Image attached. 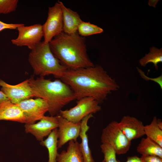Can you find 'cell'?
Returning <instances> with one entry per match:
<instances>
[{"label": "cell", "instance_id": "484cf974", "mask_svg": "<svg viewBox=\"0 0 162 162\" xmlns=\"http://www.w3.org/2000/svg\"><path fill=\"white\" fill-rule=\"evenodd\" d=\"M140 162H162V158L155 156L142 155Z\"/></svg>", "mask_w": 162, "mask_h": 162}, {"label": "cell", "instance_id": "d4e9b609", "mask_svg": "<svg viewBox=\"0 0 162 162\" xmlns=\"http://www.w3.org/2000/svg\"><path fill=\"white\" fill-rule=\"evenodd\" d=\"M138 72L140 74L141 77L144 80L148 81L151 80L157 83L160 86V88L162 89V75H161L159 76L154 78H152L146 76L144 72L141 70L138 67H136Z\"/></svg>", "mask_w": 162, "mask_h": 162}, {"label": "cell", "instance_id": "9c48e42d", "mask_svg": "<svg viewBox=\"0 0 162 162\" xmlns=\"http://www.w3.org/2000/svg\"><path fill=\"white\" fill-rule=\"evenodd\" d=\"M22 110L26 119L25 124H32L40 120L48 111V106L42 98L29 99L18 104Z\"/></svg>", "mask_w": 162, "mask_h": 162}, {"label": "cell", "instance_id": "8992f818", "mask_svg": "<svg viewBox=\"0 0 162 162\" xmlns=\"http://www.w3.org/2000/svg\"><path fill=\"white\" fill-rule=\"evenodd\" d=\"M101 142L111 145L118 154L127 153L131 144V141L127 138L118 127V122L114 121L103 129Z\"/></svg>", "mask_w": 162, "mask_h": 162}, {"label": "cell", "instance_id": "ba28073f", "mask_svg": "<svg viewBox=\"0 0 162 162\" xmlns=\"http://www.w3.org/2000/svg\"><path fill=\"white\" fill-rule=\"evenodd\" d=\"M17 37L11 40L12 44L17 46H26L31 50L41 41L43 37L42 25L37 24L28 26L24 25L18 27Z\"/></svg>", "mask_w": 162, "mask_h": 162}, {"label": "cell", "instance_id": "2e32d148", "mask_svg": "<svg viewBox=\"0 0 162 162\" xmlns=\"http://www.w3.org/2000/svg\"><path fill=\"white\" fill-rule=\"evenodd\" d=\"M93 117L92 114H90L84 118L80 122L79 136L81 142L79 143V147L83 162H95L89 147L88 136L86 134L89 128V126L87 124L90 118Z\"/></svg>", "mask_w": 162, "mask_h": 162}, {"label": "cell", "instance_id": "7a4b0ae2", "mask_svg": "<svg viewBox=\"0 0 162 162\" xmlns=\"http://www.w3.org/2000/svg\"><path fill=\"white\" fill-rule=\"evenodd\" d=\"M49 45L55 57L68 69L94 66L88 55L85 38L77 32L68 34L62 32L54 37Z\"/></svg>", "mask_w": 162, "mask_h": 162}, {"label": "cell", "instance_id": "e0dca14e", "mask_svg": "<svg viewBox=\"0 0 162 162\" xmlns=\"http://www.w3.org/2000/svg\"><path fill=\"white\" fill-rule=\"evenodd\" d=\"M79 143L77 140L69 141L66 150L58 153L56 162H83Z\"/></svg>", "mask_w": 162, "mask_h": 162}, {"label": "cell", "instance_id": "cb8c5ba5", "mask_svg": "<svg viewBox=\"0 0 162 162\" xmlns=\"http://www.w3.org/2000/svg\"><path fill=\"white\" fill-rule=\"evenodd\" d=\"M18 0H0V14H7L15 11Z\"/></svg>", "mask_w": 162, "mask_h": 162}, {"label": "cell", "instance_id": "5b68a950", "mask_svg": "<svg viewBox=\"0 0 162 162\" xmlns=\"http://www.w3.org/2000/svg\"><path fill=\"white\" fill-rule=\"evenodd\" d=\"M99 103L92 97L83 98L77 100L75 106L68 110H61L59 114L70 122L80 123L86 116L101 110Z\"/></svg>", "mask_w": 162, "mask_h": 162}, {"label": "cell", "instance_id": "ffe728a7", "mask_svg": "<svg viewBox=\"0 0 162 162\" xmlns=\"http://www.w3.org/2000/svg\"><path fill=\"white\" fill-rule=\"evenodd\" d=\"M162 62V48L158 49L155 47L150 48V52L139 60L140 65L145 67L149 63H152L156 70H158V64Z\"/></svg>", "mask_w": 162, "mask_h": 162}, {"label": "cell", "instance_id": "5bb4252c", "mask_svg": "<svg viewBox=\"0 0 162 162\" xmlns=\"http://www.w3.org/2000/svg\"><path fill=\"white\" fill-rule=\"evenodd\" d=\"M0 120L26 123L25 118L19 105L11 103L9 100L0 104Z\"/></svg>", "mask_w": 162, "mask_h": 162}, {"label": "cell", "instance_id": "603a6c76", "mask_svg": "<svg viewBox=\"0 0 162 162\" xmlns=\"http://www.w3.org/2000/svg\"><path fill=\"white\" fill-rule=\"evenodd\" d=\"M100 148L104 155L105 162H118L116 152L111 145L107 143H102Z\"/></svg>", "mask_w": 162, "mask_h": 162}, {"label": "cell", "instance_id": "7402d4cb", "mask_svg": "<svg viewBox=\"0 0 162 162\" xmlns=\"http://www.w3.org/2000/svg\"><path fill=\"white\" fill-rule=\"evenodd\" d=\"M103 30L89 22L82 21L79 25L77 32L82 37H85L102 33Z\"/></svg>", "mask_w": 162, "mask_h": 162}, {"label": "cell", "instance_id": "44dd1931", "mask_svg": "<svg viewBox=\"0 0 162 162\" xmlns=\"http://www.w3.org/2000/svg\"><path fill=\"white\" fill-rule=\"evenodd\" d=\"M145 134L148 137L162 147V129L157 124L156 116L153 117L151 123L144 126Z\"/></svg>", "mask_w": 162, "mask_h": 162}, {"label": "cell", "instance_id": "6da1fadb", "mask_svg": "<svg viewBox=\"0 0 162 162\" xmlns=\"http://www.w3.org/2000/svg\"><path fill=\"white\" fill-rule=\"evenodd\" d=\"M60 79L70 87L77 100L91 97L100 103L105 99L112 92L119 88L115 80L98 65L67 69Z\"/></svg>", "mask_w": 162, "mask_h": 162}, {"label": "cell", "instance_id": "ac0fdd59", "mask_svg": "<svg viewBox=\"0 0 162 162\" xmlns=\"http://www.w3.org/2000/svg\"><path fill=\"white\" fill-rule=\"evenodd\" d=\"M136 150L142 155L155 156L162 158V147L147 137L141 139Z\"/></svg>", "mask_w": 162, "mask_h": 162}, {"label": "cell", "instance_id": "4fadbf2b", "mask_svg": "<svg viewBox=\"0 0 162 162\" xmlns=\"http://www.w3.org/2000/svg\"><path fill=\"white\" fill-rule=\"evenodd\" d=\"M118 127L130 141L145 135L144 126L142 122L136 118L129 116H123L118 122Z\"/></svg>", "mask_w": 162, "mask_h": 162}, {"label": "cell", "instance_id": "4316f807", "mask_svg": "<svg viewBox=\"0 0 162 162\" xmlns=\"http://www.w3.org/2000/svg\"><path fill=\"white\" fill-rule=\"evenodd\" d=\"M24 25L22 23H7L0 20V31L5 29H17L19 27Z\"/></svg>", "mask_w": 162, "mask_h": 162}, {"label": "cell", "instance_id": "f546056e", "mask_svg": "<svg viewBox=\"0 0 162 162\" xmlns=\"http://www.w3.org/2000/svg\"><path fill=\"white\" fill-rule=\"evenodd\" d=\"M158 1V0H149L148 2V5L150 6L155 8L156 4Z\"/></svg>", "mask_w": 162, "mask_h": 162}, {"label": "cell", "instance_id": "52a82bcc", "mask_svg": "<svg viewBox=\"0 0 162 162\" xmlns=\"http://www.w3.org/2000/svg\"><path fill=\"white\" fill-rule=\"evenodd\" d=\"M62 2L58 1L48 8V16L42 25L44 42L49 43L52 39L63 32V17Z\"/></svg>", "mask_w": 162, "mask_h": 162}, {"label": "cell", "instance_id": "8fae6325", "mask_svg": "<svg viewBox=\"0 0 162 162\" xmlns=\"http://www.w3.org/2000/svg\"><path fill=\"white\" fill-rule=\"evenodd\" d=\"M58 126V120L57 115L54 116H46L38 122L32 124H25V130L26 133L33 135L37 140L41 142L48 136L53 130Z\"/></svg>", "mask_w": 162, "mask_h": 162}, {"label": "cell", "instance_id": "277c9868", "mask_svg": "<svg viewBox=\"0 0 162 162\" xmlns=\"http://www.w3.org/2000/svg\"><path fill=\"white\" fill-rule=\"evenodd\" d=\"M28 61L34 74L40 77L50 75L60 79L68 69L52 52L49 43L40 41L30 52Z\"/></svg>", "mask_w": 162, "mask_h": 162}, {"label": "cell", "instance_id": "3957f363", "mask_svg": "<svg viewBox=\"0 0 162 162\" xmlns=\"http://www.w3.org/2000/svg\"><path fill=\"white\" fill-rule=\"evenodd\" d=\"M28 80L34 97L46 102L50 116L58 115L64 106L76 99L70 87L60 79L52 81L44 77H32Z\"/></svg>", "mask_w": 162, "mask_h": 162}, {"label": "cell", "instance_id": "9a60e30c", "mask_svg": "<svg viewBox=\"0 0 162 162\" xmlns=\"http://www.w3.org/2000/svg\"><path fill=\"white\" fill-rule=\"evenodd\" d=\"M63 17V32L71 34L77 32L78 26L82 21L76 12L65 6L61 2Z\"/></svg>", "mask_w": 162, "mask_h": 162}, {"label": "cell", "instance_id": "d6986e66", "mask_svg": "<svg viewBox=\"0 0 162 162\" xmlns=\"http://www.w3.org/2000/svg\"><path fill=\"white\" fill-rule=\"evenodd\" d=\"M58 128H56L45 140L40 142V144L46 147L48 152V162H56L58 152Z\"/></svg>", "mask_w": 162, "mask_h": 162}, {"label": "cell", "instance_id": "83f0119b", "mask_svg": "<svg viewBox=\"0 0 162 162\" xmlns=\"http://www.w3.org/2000/svg\"><path fill=\"white\" fill-rule=\"evenodd\" d=\"M118 162H140V158L137 155L129 156L127 157V160L125 162H122L118 160Z\"/></svg>", "mask_w": 162, "mask_h": 162}, {"label": "cell", "instance_id": "30bf717a", "mask_svg": "<svg viewBox=\"0 0 162 162\" xmlns=\"http://www.w3.org/2000/svg\"><path fill=\"white\" fill-rule=\"evenodd\" d=\"M1 91L10 101L18 104L21 101L34 97L28 79L15 85L8 84L0 79Z\"/></svg>", "mask_w": 162, "mask_h": 162}, {"label": "cell", "instance_id": "7c38bea8", "mask_svg": "<svg viewBox=\"0 0 162 162\" xmlns=\"http://www.w3.org/2000/svg\"><path fill=\"white\" fill-rule=\"evenodd\" d=\"M58 120V147L61 148L67 142L71 140H76L79 136L81 123H74L57 115Z\"/></svg>", "mask_w": 162, "mask_h": 162}, {"label": "cell", "instance_id": "4dcf8cb0", "mask_svg": "<svg viewBox=\"0 0 162 162\" xmlns=\"http://www.w3.org/2000/svg\"><path fill=\"white\" fill-rule=\"evenodd\" d=\"M101 162H105L104 160L103 159Z\"/></svg>", "mask_w": 162, "mask_h": 162}, {"label": "cell", "instance_id": "f1b7e54d", "mask_svg": "<svg viewBox=\"0 0 162 162\" xmlns=\"http://www.w3.org/2000/svg\"><path fill=\"white\" fill-rule=\"evenodd\" d=\"M9 100L4 94L0 91V104L5 101Z\"/></svg>", "mask_w": 162, "mask_h": 162}]
</instances>
